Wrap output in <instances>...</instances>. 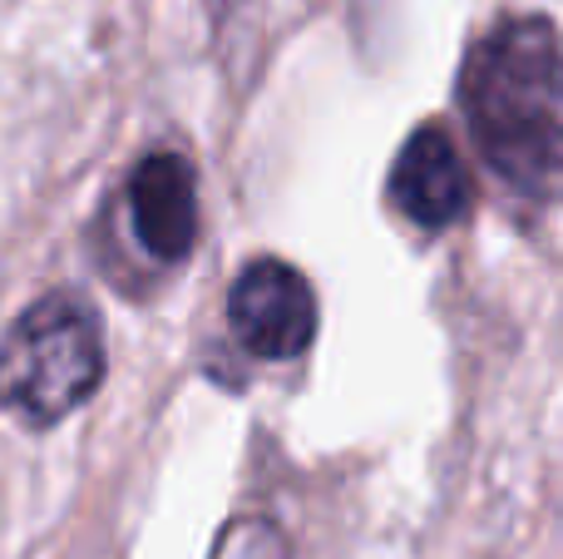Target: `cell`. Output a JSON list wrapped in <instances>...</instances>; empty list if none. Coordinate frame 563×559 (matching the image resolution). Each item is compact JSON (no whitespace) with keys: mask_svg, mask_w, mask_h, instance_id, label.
Listing matches in <instances>:
<instances>
[{"mask_svg":"<svg viewBox=\"0 0 563 559\" xmlns=\"http://www.w3.org/2000/svg\"><path fill=\"white\" fill-rule=\"evenodd\" d=\"M129 218L158 263H184L198 243V178L184 154H148L129 178Z\"/></svg>","mask_w":563,"mask_h":559,"instance_id":"4","label":"cell"},{"mask_svg":"<svg viewBox=\"0 0 563 559\" xmlns=\"http://www.w3.org/2000/svg\"><path fill=\"white\" fill-rule=\"evenodd\" d=\"M390 198L416 228H445L465 213V164H460L445 129H416L400 144L396 168H390Z\"/></svg>","mask_w":563,"mask_h":559,"instance_id":"5","label":"cell"},{"mask_svg":"<svg viewBox=\"0 0 563 559\" xmlns=\"http://www.w3.org/2000/svg\"><path fill=\"white\" fill-rule=\"evenodd\" d=\"M479 154L515 194L563 198V45L539 15H509L470 50L460 79Z\"/></svg>","mask_w":563,"mask_h":559,"instance_id":"1","label":"cell"},{"mask_svg":"<svg viewBox=\"0 0 563 559\" xmlns=\"http://www.w3.org/2000/svg\"><path fill=\"white\" fill-rule=\"evenodd\" d=\"M228 322L247 357L263 362H291L317 337V293L311 283L282 257L247 263L228 297Z\"/></svg>","mask_w":563,"mask_h":559,"instance_id":"3","label":"cell"},{"mask_svg":"<svg viewBox=\"0 0 563 559\" xmlns=\"http://www.w3.org/2000/svg\"><path fill=\"white\" fill-rule=\"evenodd\" d=\"M99 382H104L99 317L69 293L30 303L0 342V412L30 431L75 416Z\"/></svg>","mask_w":563,"mask_h":559,"instance_id":"2","label":"cell"}]
</instances>
